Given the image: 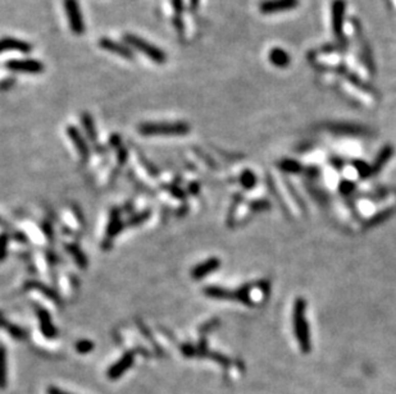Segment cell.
I'll return each mask as SVG.
<instances>
[{
    "mask_svg": "<svg viewBox=\"0 0 396 394\" xmlns=\"http://www.w3.org/2000/svg\"><path fill=\"white\" fill-rule=\"evenodd\" d=\"M173 26H175L177 34L182 37L183 34H185V23H183L182 17H178V16L173 17Z\"/></svg>",
    "mask_w": 396,
    "mask_h": 394,
    "instance_id": "18",
    "label": "cell"
},
{
    "mask_svg": "<svg viewBox=\"0 0 396 394\" xmlns=\"http://www.w3.org/2000/svg\"><path fill=\"white\" fill-rule=\"evenodd\" d=\"M48 394H69V393H67V391L62 390V389L59 388H55V386H49V388H48Z\"/></svg>",
    "mask_w": 396,
    "mask_h": 394,
    "instance_id": "21",
    "label": "cell"
},
{
    "mask_svg": "<svg viewBox=\"0 0 396 394\" xmlns=\"http://www.w3.org/2000/svg\"><path fill=\"white\" fill-rule=\"evenodd\" d=\"M94 348V343L90 342V340H80V342L76 344V350L80 353H87Z\"/></svg>",
    "mask_w": 396,
    "mask_h": 394,
    "instance_id": "17",
    "label": "cell"
},
{
    "mask_svg": "<svg viewBox=\"0 0 396 394\" xmlns=\"http://www.w3.org/2000/svg\"><path fill=\"white\" fill-rule=\"evenodd\" d=\"M199 3H200V0H190V9L193 12H195L198 9Z\"/></svg>",
    "mask_w": 396,
    "mask_h": 394,
    "instance_id": "22",
    "label": "cell"
},
{
    "mask_svg": "<svg viewBox=\"0 0 396 394\" xmlns=\"http://www.w3.org/2000/svg\"><path fill=\"white\" fill-rule=\"evenodd\" d=\"M63 3H64V11L68 23H69V29L77 36L84 35L86 27H85L84 17H82V12L78 2L77 0H63Z\"/></svg>",
    "mask_w": 396,
    "mask_h": 394,
    "instance_id": "3",
    "label": "cell"
},
{
    "mask_svg": "<svg viewBox=\"0 0 396 394\" xmlns=\"http://www.w3.org/2000/svg\"><path fill=\"white\" fill-rule=\"evenodd\" d=\"M269 60H271L276 67L285 68L289 65L290 57L285 50L276 47V49H272L271 53H269Z\"/></svg>",
    "mask_w": 396,
    "mask_h": 394,
    "instance_id": "12",
    "label": "cell"
},
{
    "mask_svg": "<svg viewBox=\"0 0 396 394\" xmlns=\"http://www.w3.org/2000/svg\"><path fill=\"white\" fill-rule=\"evenodd\" d=\"M37 315L40 317V324H41V330L46 337L53 338L57 334V330L53 327L52 322H50V316L44 311V310H37Z\"/></svg>",
    "mask_w": 396,
    "mask_h": 394,
    "instance_id": "13",
    "label": "cell"
},
{
    "mask_svg": "<svg viewBox=\"0 0 396 394\" xmlns=\"http://www.w3.org/2000/svg\"><path fill=\"white\" fill-rule=\"evenodd\" d=\"M30 285H31V287L37 288V289H40L42 293H44V294H46L48 297H50V299L54 300L55 302H59V299H58V296L55 294V293H53L52 290L48 289V288L45 287L44 284H41V283H31V284H30Z\"/></svg>",
    "mask_w": 396,
    "mask_h": 394,
    "instance_id": "16",
    "label": "cell"
},
{
    "mask_svg": "<svg viewBox=\"0 0 396 394\" xmlns=\"http://www.w3.org/2000/svg\"><path fill=\"white\" fill-rule=\"evenodd\" d=\"M4 68L12 72L39 75L44 72L45 65L44 63L36 59H11L4 63Z\"/></svg>",
    "mask_w": 396,
    "mask_h": 394,
    "instance_id": "4",
    "label": "cell"
},
{
    "mask_svg": "<svg viewBox=\"0 0 396 394\" xmlns=\"http://www.w3.org/2000/svg\"><path fill=\"white\" fill-rule=\"evenodd\" d=\"M81 120H82V125H84L85 131H86L87 137H89V140L91 141V142L95 143L97 142V130H95L94 120H92L91 115H90L89 113H84L81 117Z\"/></svg>",
    "mask_w": 396,
    "mask_h": 394,
    "instance_id": "14",
    "label": "cell"
},
{
    "mask_svg": "<svg viewBox=\"0 0 396 394\" xmlns=\"http://www.w3.org/2000/svg\"><path fill=\"white\" fill-rule=\"evenodd\" d=\"M67 133H68V136H69L71 140L73 141V143H75L78 154H80V155H81V158L84 159L85 161H86L87 159H89L90 150H89V147H87L86 141H85L84 137H82L81 132H80V131H78L77 128L75 127V126H68Z\"/></svg>",
    "mask_w": 396,
    "mask_h": 394,
    "instance_id": "9",
    "label": "cell"
},
{
    "mask_svg": "<svg viewBox=\"0 0 396 394\" xmlns=\"http://www.w3.org/2000/svg\"><path fill=\"white\" fill-rule=\"evenodd\" d=\"M7 384V356L6 348L0 344V389Z\"/></svg>",
    "mask_w": 396,
    "mask_h": 394,
    "instance_id": "15",
    "label": "cell"
},
{
    "mask_svg": "<svg viewBox=\"0 0 396 394\" xmlns=\"http://www.w3.org/2000/svg\"><path fill=\"white\" fill-rule=\"evenodd\" d=\"M0 224H3V219L0 218Z\"/></svg>",
    "mask_w": 396,
    "mask_h": 394,
    "instance_id": "23",
    "label": "cell"
},
{
    "mask_svg": "<svg viewBox=\"0 0 396 394\" xmlns=\"http://www.w3.org/2000/svg\"><path fill=\"white\" fill-rule=\"evenodd\" d=\"M99 46L102 47V49H104L105 52L117 54L118 57L123 58V59H127V60L135 59V54H133L132 49H131L128 45L123 44V42L115 41V40L109 39V37H103V39H100Z\"/></svg>",
    "mask_w": 396,
    "mask_h": 394,
    "instance_id": "5",
    "label": "cell"
},
{
    "mask_svg": "<svg viewBox=\"0 0 396 394\" xmlns=\"http://www.w3.org/2000/svg\"><path fill=\"white\" fill-rule=\"evenodd\" d=\"M218 266H219V260L218 259H211V260H208V261L203 262V264L198 265V266H196L195 269L193 270L191 275H193V278H195V279H200V278L208 275L209 273L214 272V270H216Z\"/></svg>",
    "mask_w": 396,
    "mask_h": 394,
    "instance_id": "11",
    "label": "cell"
},
{
    "mask_svg": "<svg viewBox=\"0 0 396 394\" xmlns=\"http://www.w3.org/2000/svg\"><path fill=\"white\" fill-rule=\"evenodd\" d=\"M344 14H345V2L344 0H335L332 4V29H334L335 36L339 41L345 42L344 32Z\"/></svg>",
    "mask_w": 396,
    "mask_h": 394,
    "instance_id": "6",
    "label": "cell"
},
{
    "mask_svg": "<svg viewBox=\"0 0 396 394\" xmlns=\"http://www.w3.org/2000/svg\"><path fill=\"white\" fill-rule=\"evenodd\" d=\"M123 41H125L126 45L132 47V49L143 53L145 57H148L149 59L155 62L156 64H165V63L167 62V54H166L162 49L156 47L154 44L141 39V37L136 36V35L125 34L123 35Z\"/></svg>",
    "mask_w": 396,
    "mask_h": 394,
    "instance_id": "2",
    "label": "cell"
},
{
    "mask_svg": "<svg viewBox=\"0 0 396 394\" xmlns=\"http://www.w3.org/2000/svg\"><path fill=\"white\" fill-rule=\"evenodd\" d=\"M32 45L30 42L14 39V37H3L0 39V54L4 52H19L29 54L32 52Z\"/></svg>",
    "mask_w": 396,
    "mask_h": 394,
    "instance_id": "8",
    "label": "cell"
},
{
    "mask_svg": "<svg viewBox=\"0 0 396 394\" xmlns=\"http://www.w3.org/2000/svg\"><path fill=\"white\" fill-rule=\"evenodd\" d=\"M7 246H8V236L6 233L0 234V261L6 256Z\"/></svg>",
    "mask_w": 396,
    "mask_h": 394,
    "instance_id": "19",
    "label": "cell"
},
{
    "mask_svg": "<svg viewBox=\"0 0 396 394\" xmlns=\"http://www.w3.org/2000/svg\"><path fill=\"white\" fill-rule=\"evenodd\" d=\"M297 4H299V0H264L261 3L259 9L262 13L272 14L296 8Z\"/></svg>",
    "mask_w": 396,
    "mask_h": 394,
    "instance_id": "7",
    "label": "cell"
},
{
    "mask_svg": "<svg viewBox=\"0 0 396 394\" xmlns=\"http://www.w3.org/2000/svg\"><path fill=\"white\" fill-rule=\"evenodd\" d=\"M133 363V353L132 352H127L117 363L112 366V367L108 370V378L109 379H117L120 376H122L125 374L126 370L132 366Z\"/></svg>",
    "mask_w": 396,
    "mask_h": 394,
    "instance_id": "10",
    "label": "cell"
},
{
    "mask_svg": "<svg viewBox=\"0 0 396 394\" xmlns=\"http://www.w3.org/2000/svg\"><path fill=\"white\" fill-rule=\"evenodd\" d=\"M141 135L154 136V135H188L190 132V125L186 122H158V123H144L137 128Z\"/></svg>",
    "mask_w": 396,
    "mask_h": 394,
    "instance_id": "1",
    "label": "cell"
},
{
    "mask_svg": "<svg viewBox=\"0 0 396 394\" xmlns=\"http://www.w3.org/2000/svg\"><path fill=\"white\" fill-rule=\"evenodd\" d=\"M172 2V8L175 11L176 16L182 17L183 11H185V3H183V0H171Z\"/></svg>",
    "mask_w": 396,
    "mask_h": 394,
    "instance_id": "20",
    "label": "cell"
}]
</instances>
